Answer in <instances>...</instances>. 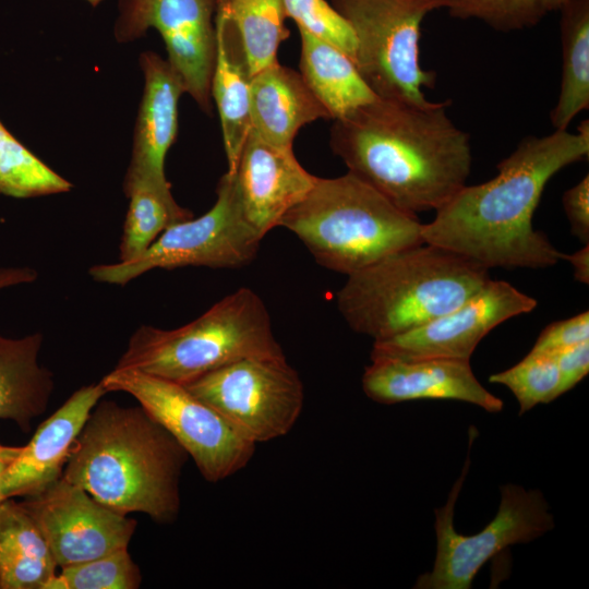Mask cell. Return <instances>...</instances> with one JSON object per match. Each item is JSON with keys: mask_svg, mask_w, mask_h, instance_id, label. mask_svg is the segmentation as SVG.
<instances>
[{"mask_svg": "<svg viewBox=\"0 0 589 589\" xmlns=\"http://www.w3.org/2000/svg\"><path fill=\"white\" fill-rule=\"evenodd\" d=\"M589 155V121L577 132L554 130L526 136L497 165V175L465 185L422 224L421 237L485 268H545L561 253L532 218L546 183L566 166Z\"/></svg>", "mask_w": 589, "mask_h": 589, "instance_id": "cell-1", "label": "cell"}, {"mask_svg": "<svg viewBox=\"0 0 589 589\" xmlns=\"http://www.w3.org/2000/svg\"><path fill=\"white\" fill-rule=\"evenodd\" d=\"M449 105L376 98L334 120L330 148L398 208L437 211L466 185L472 165L469 134L449 118Z\"/></svg>", "mask_w": 589, "mask_h": 589, "instance_id": "cell-2", "label": "cell"}, {"mask_svg": "<svg viewBox=\"0 0 589 589\" xmlns=\"http://www.w3.org/2000/svg\"><path fill=\"white\" fill-rule=\"evenodd\" d=\"M188 458L142 406L104 400L91 411L62 477L118 513H143L171 524L180 512V478Z\"/></svg>", "mask_w": 589, "mask_h": 589, "instance_id": "cell-3", "label": "cell"}, {"mask_svg": "<svg viewBox=\"0 0 589 589\" xmlns=\"http://www.w3.org/2000/svg\"><path fill=\"white\" fill-rule=\"evenodd\" d=\"M490 279L484 266L423 242L349 275L336 303L353 332L384 340L456 309Z\"/></svg>", "mask_w": 589, "mask_h": 589, "instance_id": "cell-4", "label": "cell"}, {"mask_svg": "<svg viewBox=\"0 0 589 589\" xmlns=\"http://www.w3.org/2000/svg\"><path fill=\"white\" fill-rule=\"evenodd\" d=\"M279 226L296 235L317 264L347 276L423 243L422 223L354 175L316 178Z\"/></svg>", "mask_w": 589, "mask_h": 589, "instance_id": "cell-5", "label": "cell"}, {"mask_svg": "<svg viewBox=\"0 0 589 589\" xmlns=\"http://www.w3.org/2000/svg\"><path fill=\"white\" fill-rule=\"evenodd\" d=\"M281 354L265 304L241 287L181 327H139L116 369L187 385L241 359Z\"/></svg>", "mask_w": 589, "mask_h": 589, "instance_id": "cell-6", "label": "cell"}, {"mask_svg": "<svg viewBox=\"0 0 589 589\" xmlns=\"http://www.w3.org/2000/svg\"><path fill=\"white\" fill-rule=\"evenodd\" d=\"M356 40L354 64L382 99L425 104L435 73L420 61L421 25L442 0H333Z\"/></svg>", "mask_w": 589, "mask_h": 589, "instance_id": "cell-7", "label": "cell"}, {"mask_svg": "<svg viewBox=\"0 0 589 589\" xmlns=\"http://www.w3.org/2000/svg\"><path fill=\"white\" fill-rule=\"evenodd\" d=\"M476 429L469 428L466 464L446 504L436 508V555L430 572L419 576L413 588L469 589L481 567L509 545L531 542L554 528V517L540 490L508 483L501 486L495 517L478 533L459 534L454 528V509L470 465Z\"/></svg>", "mask_w": 589, "mask_h": 589, "instance_id": "cell-8", "label": "cell"}, {"mask_svg": "<svg viewBox=\"0 0 589 589\" xmlns=\"http://www.w3.org/2000/svg\"><path fill=\"white\" fill-rule=\"evenodd\" d=\"M216 192L217 200L208 212L168 227L148 249L131 261L91 267L92 278L123 286L157 268H239L250 264L263 238L242 216L230 173L220 178Z\"/></svg>", "mask_w": 589, "mask_h": 589, "instance_id": "cell-9", "label": "cell"}, {"mask_svg": "<svg viewBox=\"0 0 589 589\" xmlns=\"http://www.w3.org/2000/svg\"><path fill=\"white\" fill-rule=\"evenodd\" d=\"M100 382L107 392L133 396L180 443L208 482L233 476L254 455L255 443L181 384L116 368Z\"/></svg>", "mask_w": 589, "mask_h": 589, "instance_id": "cell-10", "label": "cell"}, {"mask_svg": "<svg viewBox=\"0 0 589 589\" xmlns=\"http://www.w3.org/2000/svg\"><path fill=\"white\" fill-rule=\"evenodd\" d=\"M253 443L286 435L304 405V386L285 354L227 364L183 385Z\"/></svg>", "mask_w": 589, "mask_h": 589, "instance_id": "cell-11", "label": "cell"}, {"mask_svg": "<svg viewBox=\"0 0 589 589\" xmlns=\"http://www.w3.org/2000/svg\"><path fill=\"white\" fill-rule=\"evenodd\" d=\"M216 0H120L115 36L119 43L142 37L151 27L165 41L168 62L185 93L211 113V81L216 36Z\"/></svg>", "mask_w": 589, "mask_h": 589, "instance_id": "cell-12", "label": "cell"}, {"mask_svg": "<svg viewBox=\"0 0 589 589\" xmlns=\"http://www.w3.org/2000/svg\"><path fill=\"white\" fill-rule=\"evenodd\" d=\"M536 299L504 280L490 279L456 309L404 334L376 340L371 358L470 361L482 338L503 322L531 312Z\"/></svg>", "mask_w": 589, "mask_h": 589, "instance_id": "cell-13", "label": "cell"}, {"mask_svg": "<svg viewBox=\"0 0 589 589\" xmlns=\"http://www.w3.org/2000/svg\"><path fill=\"white\" fill-rule=\"evenodd\" d=\"M22 505L31 514L59 568L127 549L136 520L101 504L63 477Z\"/></svg>", "mask_w": 589, "mask_h": 589, "instance_id": "cell-14", "label": "cell"}, {"mask_svg": "<svg viewBox=\"0 0 589 589\" xmlns=\"http://www.w3.org/2000/svg\"><path fill=\"white\" fill-rule=\"evenodd\" d=\"M230 175L242 216L262 238L308 195L317 178L300 165L292 148L275 146L252 129Z\"/></svg>", "mask_w": 589, "mask_h": 589, "instance_id": "cell-15", "label": "cell"}, {"mask_svg": "<svg viewBox=\"0 0 589 589\" xmlns=\"http://www.w3.org/2000/svg\"><path fill=\"white\" fill-rule=\"evenodd\" d=\"M362 388L370 399L385 405L452 399L488 412L503 409V400L478 381L470 361L465 360L371 358L362 375Z\"/></svg>", "mask_w": 589, "mask_h": 589, "instance_id": "cell-16", "label": "cell"}, {"mask_svg": "<svg viewBox=\"0 0 589 589\" xmlns=\"http://www.w3.org/2000/svg\"><path fill=\"white\" fill-rule=\"evenodd\" d=\"M107 393L101 382L85 385L37 428L3 473L1 491L5 498L39 494L62 478L76 437Z\"/></svg>", "mask_w": 589, "mask_h": 589, "instance_id": "cell-17", "label": "cell"}, {"mask_svg": "<svg viewBox=\"0 0 589 589\" xmlns=\"http://www.w3.org/2000/svg\"><path fill=\"white\" fill-rule=\"evenodd\" d=\"M140 65L144 89L125 178L144 179L171 188L165 176V158L177 135L178 101L185 89L168 60L156 52H143Z\"/></svg>", "mask_w": 589, "mask_h": 589, "instance_id": "cell-18", "label": "cell"}, {"mask_svg": "<svg viewBox=\"0 0 589 589\" xmlns=\"http://www.w3.org/2000/svg\"><path fill=\"white\" fill-rule=\"evenodd\" d=\"M251 129L266 142L292 148L298 131L317 119H330L300 73L279 62L251 76Z\"/></svg>", "mask_w": 589, "mask_h": 589, "instance_id": "cell-19", "label": "cell"}, {"mask_svg": "<svg viewBox=\"0 0 589 589\" xmlns=\"http://www.w3.org/2000/svg\"><path fill=\"white\" fill-rule=\"evenodd\" d=\"M215 13L216 52L211 95L220 118L227 172L233 173L251 130V75L235 31L220 13Z\"/></svg>", "mask_w": 589, "mask_h": 589, "instance_id": "cell-20", "label": "cell"}, {"mask_svg": "<svg viewBox=\"0 0 589 589\" xmlns=\"http://www.w3.org/2000/svg\"><path fill=\"white\" fill-rule=\"evenodd\" d=\"M41 344L40 333L17 339L0 335V419L24 432L45 412L53 389L51 372L38 362Z\"/></svg>", "mask_w": 589, "mask_h": 589, "instance_id": "cell-21", "label": "cell"}, {"mask_svg": "<svg viewBox=\"0 0 589 589\" xmlns=\"http://www.w3.org/2000/svg\"><path fill=\"white\" fill-rule=\"evenodd\" d=\"M57 568L45 537L22 503L0 502V589H46Z\"/></svg>", "mask_w": 589, "mask_h": 589, "instance_id": "cell-22", "label": "cell"}, {"mask_svg": "<svg viewBox=\"0 0 589 589\" xmlns=\"http://www.w3.org/2000/svg\"><path fill=\"white\" fill-rule=\"evenodd\" d=\"M300 71L310 91L333 120L378 98L345 52L299 29Z\"/></svg>", "mask_w": 589, "mask_h": 589, "instance_id": "cell-23", "label": "cell"}, {"mask_svg": "<svg viewBox=\"0 0 589 589\" xmlns=\"http://www.w3.org/2000/svg\"><path fill=\"white\" fill-rule=\"evenodd\" d=\"M560 11L563 68L550 120L554 130H567L589 108V0H566Z\"/></svg>", "mask_w": 589, "mask_h": 589, "instance_id": "cell-24", "label": "cell"}, {"mask_svg": "<svg viewBox=\"0 0 589 589\" xmlns=\"http://www.w3.org/2000/svg\"><path fill=\"white\" fill-rule=\"evenodd\" d=\"M215 11L235 31L251 76L278 62V48L289 37L281 0H216Z\"/></svg>", "mask_w": 589, "mask_h": 589, "instance_id": "cell-25", "label": "cell"}, {"mask_svg": "<svg viewBox=\"0 0 589 589\" xmlns=\"http://www.w3.org/2000/svg\"><path fill=\"white\" fill-rule=\"evenodd\" d=\"M129 208L120 243V262L141 255L168 227L193 217L173 199L171 188L143 179L124 178Z\"/></svg>", "mask_w": 589, "mask_h": 589, "instance_id": "cell-26", "label": "cell"}, {"mask_svg": "<svg viewBox=\"0 0 589 589\" xmlns=\"http://www.w3.org/2000/svg\"><path fill=\"white\" fill-rule=\"evenodd\" d=\"M72 184L20 143L0 121V193L27 199L64 193Z\"/></svg>", "mask_w": 589, "mask_h": 589, "instance_id": "cell-27", "label": "cell"}, {"mask_svg": "<svg viewBox=\"0 0 589 589\" xmlns=\"http://www.w3.org/2000/svg\"><path fill=\"white\" fill-rule=\"evenodd\" d=\"M458 19H477L498 32L520 31L540 23L566 0H442Z\"/></svg>", "mask_w": 589, "mask_h": 589, "instance_id": "cell-28", "label": "cell"}, {"mask_svg": "<svg viewBox=\"0 0 589 589\" xmlns=\"http://www.w3.org/2000/svg\"><path fill=\"white\" fill-rule=\"evenodd\" d=\"M489 382L504 385L513 393L519 404V414L564 394L561 373L552 354L529 352L512 368L490 375Z\"/></svg>", "mask_w": 589, "mask_h": 589, "instance_id": "cell-29", "label": "cell"}, {"mask_svg": "<svg viewBox=\"0 0 589 589\" xmlns=\"http://www.w3.org/2000/svg\"><path fill=\"white\" fill-rule=\"evenodd\" d=\"M60 569L46 589H136L142 581L128 548Z\"/></svg>", "mask_w": 589, "mask_h": 589, "instance_id": "cell-30", "label": "cell"}, {"mask_svg": "<svg viewBox=\"0 0 589 589\" xmlns=\"http://www.w3.org/2000/svg\"><path fill=\"white\" fill-rule=\"evenodd\" d=\"M286 17L315 38L333 45L354 62L357 40L344 16L325 0H281Z\"/></svg>", "mask_w": 589, "mask_h": 589, "instance_id": "cell-31", "label": "cell"}, {"mask_svg": "<svg viewBox=\"0 0 589 589\" xmlns=\"http://www.w3.org/2000/svg\"><path fill=\"white\" fill-rule=\"evenodd\" d=\"M589 340V312L584 311L566 320L548 325L539 335L530 352L554 354Z\"/></svg>", "mask_w": 589, "mask_h": 589, "instance_id": "cell-32", "label": "cell"}, {"mask_svg": "<svg viewBox=\"0 0 589 589\" xmlns=\"http://www.w3.org/2000/svg\"><path fill=\"white\" fill-rule=\"evenodd\" d=\"M563 208L570 224L572 233L582 243H589V176L566 190Z\"/></svg>", "mask_w": 589, "mask_h": 589, "instance_id": "cell-33", "label": "cell"}, {"mask_svg": "<svg viewBox=\"0 0 589 589\" xmlns=\"http://www.w3.org/2000/svg\"><path fill=\"white\" fill-rule=\"evenodd\" d=\"M552 356L561 373L564 393L570 390L589 372V340Z\"/></svg>", "mask_w": 589, "mask_h": 589, "instance_id": "cell-34", "label": "cell"}, {"mask_svg": "<svg viewBox=\"0 0 589 589\" xmlns=\"http://www.w3.org/2000/svg\"><path fill=\"white\" fill-rule=\"evenodd\" d=\"M561 260L570 263L576 280L585 285L589 284V243L572 254L561 253Z\"/></svg>", "mask_w": 589, "mask_h": 589, "instance_id": "cell-35", "label": "cell"}, {"mask_svg": "<svg viewBox=\"0 0 589 589\" xmlns=\"http://www.w3.org/2000/svg\"><path fill=\"white\" fill-rule=\"evenodd\" d=\"M36 278V271L29 267L0 268V289L31 283Z\"/></svg>", "mask_w": 589, "mask_h": 589, "instance_id": "cell-36", "label": "cell"}, {"mask_svg": "<svg viewBox=\"0 0 589 589\" xmlns=\"http://www.w3.org/2000/svg\"><path fill=\"white\" fill-rule=\"evenodd\" d=\"M22 446H5L0 444V459L12 461L21 452Z\"/></svg>", "mask_w": 589, "mask_h": 589, "instance_id": "cell-37", "label": "cell"}, {"mask_svg": "<svg viewBox=\"0 0 589 589\" xmlns=\"http://www.w3.org/2000/svg\"><path fill=\"white\" fill-rule=\"evenodd\" d=\"M11 461H5V460H1L0 459V502L7 500L3 494H2V491H1V480H2V477H3V473L8 467V465L10 464Z\"/></svg>", "mask_w": 589, "mask_h": 589, "instance_id": "cell-38", "label": "cell"}, {"mask_svg": "<svg viewBox=\"0 0 589 589\" xmlns=\"http://www.w3.org/2000/svg\"><path fill=\"white\" fill-rule=\"evenodd\" d=\"M88 3H91L93 7H96L101 0H86Z\"/></svg>", "mask_w": 589, "mask_h": 589, "instance_id": "cell-39", "label": "cell"}]
</instances>
